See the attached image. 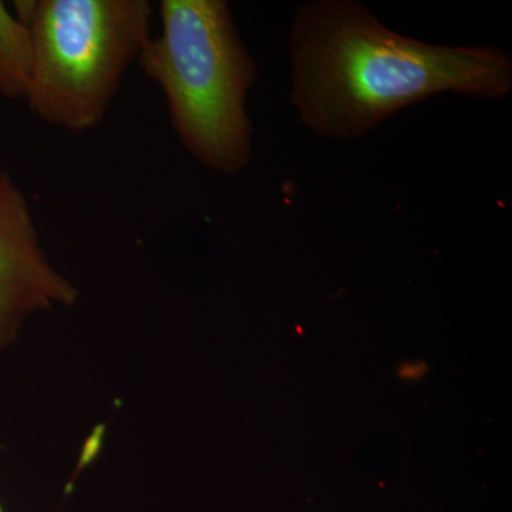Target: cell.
Returning a JSON list of instances; mask_svg holds the SVG:
<instances>
[{"mask_svg":"<svg viewBox=\"0 0 512 512\" xmlns=\"http://www.w3.org/2000/svg\"><path fill=\"white\" fill-rule=\"evenodd\" d=\"M32 35L25 101L43 123L69 133L96 130L131 64L151 37L148 0L16 2Z\"/></svg>","mask_w":512,"mask_h":512,"instance_id":"3","label":"cell"},{"mask_svg":"<svg viewBox=\"0 0 512 512\" xmlns=\"http://www.w3.org/2000/svg\"><path fill=\"white\" fill-rule=\"evenodd\" d=\"M32 73L29 26L0 2V96L25 100Z\"/></svg>","mask_w":512,"mask_h":512,"instance_id":"5","label":"cell"},{"mask_svg":"<svg viewBox=\"0 0 512 512\" xmlns=\"http://www.w3.org/2000/svg\"><path fill=\"white\" fill-rule=\"evenodd\" d=\"M161 30L137 63L157 84L171 127L195 161L218 174L252 158L248 94L258 67L225 0H161Z\"/></svg>","mask_w":512,"mask_h":512,"instance_id":"2","label":"cell"},{"mask_svg":"<svg viewBox=\"0 0 512 512\" xmlns=\"http://www.w3.org/2000/svg\"><path fill=\"white\" fill-rule=\"evenodd\" d=\"M291 101L316 136L355 140L436 94L503 100L512 57L493 45H431L384 26L357 0L296 9L289 33Z\"/></svg>","mask_w":512,"mask_h":512,"instance_id":"1","label":"cell"},{"mask_svg":"<svg viewBox=\"0 0 512 512\" xmlns=\"http://www.w3.org/2000/svg\"><path fill=\"white\" fill-rule=\"evenodd\" d=\"M0 512H5L3 511L2 504H0Z\"/></svg>","mask_w":512,"mask_h":512,"instance_id":"6","label":"cell"},{"mask_svg":"<svg viewBox=\"0 0 512 512\" xmlns=\"http://www.w3.org/2000/svg\"><path fill=\"white\" fill-rule=\"evenodd\" d=\"M79 296L43 249L25 192L0 171V350L18 340L30 316L72 308Z\"/></svg>","mask_w":512,"mask_h":512,"instance_id":"4","label":"cell"}]
</instances>
